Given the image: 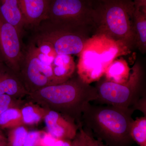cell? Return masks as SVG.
<instances>
[{
    "instance_id": "cell-1",
    "label": "cell",
    "mask_w": 146,
    "mask_h": 146,
    "mask_svg": "<svg viewBox=\"0 0 146 146\" xmlns=\"http://www.w3.org/2000/svg\"><path fill=\"white\" fill-rule=\"evenodd\" d=\"M26 97L28 101L56 111L78 123L90 102L98 99L96 87L84 82L78 75L63 83L45 86Z\"/></svg>"
},
{
    "instance_id": "cell-2",
    "label": "cell",
    "mask_w": 146,
    "mask_h": 146,
    "mask_svg": "<svg viewBox=\"0 0 146 146\" xmlns=\"http://www.w3.org/2000/svg\"><path fill=\"white\" fill-rule=\"evenodd\" d=\"M133 110L89 104L82 112L81 122L107 146H130L134 142L130 135Z\"/></svg>"
},
{
    "instance_id": "cell-3",
    "label": "cell",
    "mask_w": 146,
    "mask_h": 146,
    "mask_svg": "<svg viewBox=\"0 0 146 146\" xmlns=\"http://www.w3.org/2000/svg\"><path fill=\"white\" fill-rule=\"evenodd\" d=\"M94 29L124 47L135 45L132 0H95Z\"/></svg>"
},
{
    "instance_id": "cell-4",
    "label": "cell",
    "mask_w": 146,
    "mask_h": 146,
    "mask_svg": "<svg viewBox=\"0 0 146 146\" xmlns=\"http://www.w3.org/2000/svg\"><path fill=\"white\" fill-rule=\"evenodd\" d=\"M36 27L38 31L35 37L48 42L58 54L70 56L81 53L92 29L57 25L47 21Z\"/></svg>"
},
{
    "instance_id": "cell-5",
    "label": "cell",
    "mask_w": 146,
    "mask_h": 146,
    "mask_svg": "<svg viewBox=\"0 0 146 146\" xmlns=\"http://www.w3.org/2000/svg\"><path fill=\"white\" fill-rule=\"evenodd\" d=\"M142 75L141 66L136 64L128 79L124 83H115L102 77L95 87L98 95L96 101L124 109H129L131 105L136 106L141 91Z\"/></svg>"
},
{
    "instance_id": "cell-6",
    "label": "cell",
    "mask_w": 146,
    "mask_h": 146,
    "mask_svg": "<svg viewBox=\"0 0 146 146\" xmlns=\"http://www.w3.org/2000/svg\"><path fill=\"white\" fill-rule=\"evenodd\" d=\"M93 3L90 0H50L46 21L57 25L94 29Z\"/></svg>"
},
{
    "instance_id": "cell-7",
    "label": "cell",
    "mask_w": 146,
    "mask_h": 146,
    "mask_svg": "<svg viewBox=\"0 0 146 146\" xmlns=\"http://www.w3.org/2000/svg\"><path fill=\"white\" fill-rule=\"evenodd\" d=\"M18 75L29 94L55 84L52 67L39 60L29 46L24 54Z\"/></svg>"
},
{
    "instance_id": "cell-8",
    "label": "cell",
    "mask_w": 146,
    "mask_h": 146,
    "mask_svg": "<svg viewBox=\"0 0 146 146\" xmlns=\"http://www.w3.org/2000/svg\"><path fill=\"white\" fill-rule=\"evenodd\" d=\"M21 33L0 12V60L18 74L24 57Z\"/></svg>"
},
{
    "instance_id": "cell-9",
    "label": "cell",
    "mask_w": 146,
    "mask_h": 146,
    "mask_svg": "<svg viewBox=\"0 0 146 146\" xmlns=\"http://www.w3.org/2000/svg\"><path fill=\"white\" fill-rule=\"evenodd\" d=\"M47 131L56 139L73 140L79 127L75 121L60 113L48 110L44 119Z\"/></svg>"
},
{
    "instance_id": "cell-10",
    "label": "cell",
    "mask_w": 146,
    "mask_h": 146,
    "mask_svg": "<svg viewBox=\"0 0 146 146\" xmlns=\"http://www.w3.org/2000/svg\"><path fill=\"white\" fill-rule=\"evenodd\" d=\"M21 99L29 94L18 74L0 61V95Z\"/></svg>"
},
{
    "instance_id": "cell-11",
    "label": "cell",
    "mask_w": 146,
    "mask_h": 146,
    "mask_svg": "<svg viewBox=\"0 0 146 146\" xmlns=\"http://www.w3.org/2000/svg\"><path fill=\"white\" fill-rule=\"evenodd\" d=\"M25 26L37 27L48 19L50 0H19Z\"/></svg>"
},
{
    "instance_id": "cell-12",
    "label": "cell",
    "mask_w": 146,
    "mask_h": 146,
    "mask_svg": "<svg viewBox=\"0 0 146 146\" xmlns=\"http://www.w3.org/2000/svg\"><path fill=\"white\" fill-rule=\"evenodd\" d=\"M0 12L6 21L22 33L25 21L19 0H0Z\"/></svg>"
},
{
    "instance_id": "cell-13",
    "label": "cell",
    "mask_w": 146,
    "mask_h": 146,
    "mask_svg": "<svg viewBox=\"0 0 146 146\" xmlns=\"http://www.w3.org/2000/svg\"><path fill=\"white\" fill-rule=\"evenodd\" d=\"M24 125H36L44 120L48 109L33 102H24L20 107Z\"/></svg>"
},
{
    "instance_id": "cell-14",
    "label": "cell",
    "mask_w": 146,
    "mask_h": 146,
    "mask_svg": "<svg viewBox=\"0 0 146 146\" xmlns=\"http://www.w3.org/2000/svg\"><path fill=\"white\" fill-rule=\"evenodd\" d=\"M133 28L135 45L140 51H146V11L135 9L133 13Z\"/></svg>"
},
{
    "instance_id": "cell-15",
    "label": "cell",
    "mask_w": 146,
    "mask_h": 146,
    "mask_svg": "<svg viewBox=\"0 0 146 146\" xmlns=\"http://www.w3.org/2000/svg\"><path fill=\"white\" fill-rule=\"evenodd\" d=\"M130 74L127 63L125 60H118L113 61L109 65L104 76L107 80L120 84L127 81Z\"/></svg>"
},
{
    "instance_id": "cell-16",
    "label": "cell",
    "mask_w": 146,
    "mask_h": 146,
    "mask_svg": "<svg viewBox=\"0 0 146 146\" xmlns=\"http://www.w3.org/2000/svg\"><path fill=\"white\" fill-rule=\"evenodd\" d=\"M24 125L20 107H12L0 115V128L8 129L18 126Z\"/></svg>"
},
{
    "instance_id": "cell-17",
    "label": "cell",
    "mask_w": 146,
    "mask_h": 146,
    "mask_svg": "<svg viewBox=\"0 0 146 146\" xmlns=\"http://www.w3.org/2000/svg\"><path fill=\"white\" fill-rule=\"evenodd\" d=\"M132 140L139 146H146V117L134 120L130 130Z\"/></svg>"
},
{
    "instance_id": "cell-18",
    "label": "cell",
    "mask_w": 146,
    "mask_h": 146,
    "mask_svg": "<svg viewBox=\"0 0 146 146\" xmlns=\"http://www.w3.org/2000/svg\"><path fill=\"white\" fill-rule=\"evenodd\" d=\"M8 130L7 146H23L29 131L26 126H18Z\"/></svg>"
},
{
    "instance_id": "cell-19",
    "label": "cell",
    "mask_w": 146,
    "mask_h": 146,
    "mask_svg": "<svg viewBox=\"0 0 146 146\" xmlns=\"http://www.w3.org/2000/svg\"><path fill=\"white\" fill-rule=\"evenodd\" d=\"M24 102L21 99H17L9 95H0V115L11 108L21 107Z\"/></svg>"
},
{
    "instance_id": "cell-20",
    "label": "cell",
    "mask_w": 146,
    "mask_h": 146,
    "mask_svg": "<svg viewBox=\"0 0 146 146\" xmlns=\"http://www.w3.org/2000/svg\"><path fill=\"white\" fill-rule=\"evenodd\" d=\"M44 131H29L23 146H38L39 140Z\"/></svg>"
},
{
    "instance_id": "cell-21",
    "label": "cell",
    "mask_w": 146,
    "mask_h": 146,
    "mask_svg": "<svg viewBox=\"0 0 146 146\" xmlns=\"http://www.w3.org/2000/svg\"><path fill=\"white\" fill-rule=\"evenodd\" d=\"M81 127V123H80L79 131L77 132L75 137L72 140L71 146H87L86 132Z\"/></svg>"
},
{
    "instance_id": "cell-22",
    "label": "cell",
    "mask_w": 146,
    "mask_h": 146,
    "mask_svg": "<svg viewBox=\"0 0 146 146\" xmlns=\"http://www.w3.org/2000/svg\"><path fill=\"white\" fill-rule=\"evenodd\" d=\"M57 139L48 131H44L40 138L38 146H54Z\"/></svg>"
},
{
    "instance_id": "cell-23",
    "label": "cell",
    "mask_w": 146,
    "mask_h": 146,
    "mask_svg": "<svg viewBox=\"0 0 146 146\" xmlns=\"http://www.w3.org/2000/svg\"><path fill=\"white\" fill-rule=\"evenodd\" d=\"M86 137L87 140V146H107L103 142L100 140H96L91 134L86 131Z\"/></svg>"
},
{
    "instance_id": "cell-24",
    "label": "cell",
    "mask_w": 146,
    "mask_h": 146,
    "mask_svg": "<svg viewBox=\"0 0 146 146\" xmlns=\"http://www.w3.org/2000/svg\"><path fill=\"white\" fill-rule=\"evenodd\" d=\"M135 9L146 11V0H132Z\"/></svg>"
},
{
    "instance_id": "cell-25",
    "label": "cell",
    "mask_w": 146,
    "mask_h": 146,
    "mask_svg": "<svg viewBox=\"0 0 146 146\" xmlns=\"http://www.w3.org/2000/svg\"><path fill=\"white\" fill-rule=\"evenodd\" d=\"M71 140L57 139L54 146H71Z\"/></svg>"
},
{
    "instance_id": "cell-26",
    "label": "cell",
    "mask_w": 146,
    "mask_h": 146,
    "mask_svg": "<svg viewBox=\"0 0 146 146\" xmlns=\"http://www.w3.org/2000/svg\"><path fill=\"white\" fill-rule=\"evenodd\" d=\"M0 146H7V138L0 128Z\"/></svg>"
},
{
    "instance_id": "cell-27",
    "label": "cell",
    "mask_w": 146,
    "mask_h": 146,
    "mask_svg": "<svg viewBox=\"0 0 146 146\" xmlns=\"http://www.w3.org/2000/svg\"><path fill=\"white\" fill-rule=\"evenodd\" d=\"M90 1H94V0H90Z\"/></svg>"
},
{
    "instance_id": "cell-28",
    "label": "cell",
    "mask_w": 146,
    "mask_h": 146,
    "mask_svg": "<svg viewBox=\"0 0 146 146\" xmlns=\"http://www.w3.org/2000/svg\"><path fill=\"white\" fill-rule=\"evenodd\" d=\"M1 61V60H0V61Z\"/></svg>"
}]
</instances>
